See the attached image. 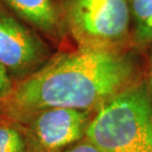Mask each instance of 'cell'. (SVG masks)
I'll use <instances>...</instances> for the list:
<instances>
[{
    "label": "cell",
    "mask_w": 152,
    "mask_h": 152,
    "mask_svg": "<svg viewBox=\"0 0 152 152\" xmlns=\"http://www.w3.org/2000/svg\"><path fill=\"white\" fill-rule=\"evenodd\" d=\"M144 75L152 98V48L144 54Z\"/></svg>",
    "instance_id": "obj_11"
},
{
    "label": "cell",
    "mask_w": 152,
    "mask_h": 152,
    "mask_svg": "<svg viewBox=\"0 0 152 152\" xmlns=\"http://www.w3.org/2000/svg\"><path fill=\"white\" fill-rule=\"evenodd\" d=\"M13 82L9 78L8 74L6 73L5 69L0 64V103L4 100L6 97L9 96L13 89Z\"/></svg>",
    "instance_id": "obj_9"
},
{
    "label": "cell",
    "mask_w": 152,
    "mask_h": 152,
    "mask_svg": "<svg viewBox=\"0 0 152 152\" xmlns=\"http://www.w3.org/2000/svg\"><path fill=\"white\" fill-rule=\"evenodd\" d=\"M94 111L50 108L31 115L21 121L27 151L66 152L86 137Z\"/></svg>",
    "instance_id": "obj_5"
},
{
    "label": "cell",
    "mask_w": 152,
    "mask_h": 152,
    "mask_svg": "<svg viewBox=\"0 0 152 152\" xmlns=\"http://www.w3.org/2000/svg\"><path fill=\"white\" fill-rule=\"evenodd\" d=\"M86 138L101 152H152V98L144 74L94 111Z\"/></svg>",
    "instance_id": "obj_2"
},
{
    "label": "cell",
    "mask_w": 152,
    "mask_h": 152,
    "mask_svg": "<svg viewBox=\"0 0 152 152\" xmlns=\"http://www.w3.org/2000/svg\"><path fill=\"white\" fill-rule=\"evenodd\" d=\"M143 74L144 56L134 48L56 50L36 73L14 84L0 113L23 121L50 108L94 111Z\"/></svg>",
    "instance_id": "obj_1"
},
{
    "label": "cell",
    "mask_w": 152,
    "mask_h": 152,
    "mask_svg": "<svg viewBox=\"0 0 152 152\" xmlns=\"http://www.w3.org/2000/svg\"><path fill=\"white\" fill-rule=\"evenodd\" d=\"M66 152H101L88 138H83Z\"/></svg>",
    "instance_id": "obj_10"
},
{
    "label": "cell",
    "mask_w": 152,
    "mask_h": 152,
    "mask_svg": "<svg viewBox=\"0 0 152 152\" xmlns=\"http://www.w3.org/2000/svg\"><path fill=\"white\" fill-rule=\"evenodd\" d=\"M56 50L0 2V64L16 84L42 68Z\"/></svg>",
    "instance_id": "obj_4"
},
{
    "label": "cell",
    "mask_w": 152,
    "mask_h": 152,
    "mask_svg": "<svg viewBox=\"0 0 152 152\" xmlns=\"http://www.w3.org/2000/svg\"><path fill=\"white\" fill-rule=\"evenodd\" d=\"M132 48L144 56L152 48V0H129Z\"/></svg>",
    "instance_id": "obj_7"
},
{
    "label": "cell",
    "mask_w": 152,
    "mask_h": 152,
    "mask_svg": "<svg viewBox=\"0 0 152 152\" xmlns=\"http://www.w3.org/2000/svg\"><path fill=\"white\" fill-rule=\"evenodd\" d=\"M75 47L101 50L132 48L129 0H59Z\"/></svg>",
    "instance_id": "obj_3"
},
{
    "label": "cell",
    "mask_w": 152,
    "mask_h": 152,
    "mask_svg": "<svg viewBox=\"0 0 152 152\" xmlns=\"http://www.w3.org/2000/svg\"><path fill=\"white\" fill-rule=\"evenodd\" d=\"M0 2L42 36L56 50L75 47L66 31L59 0H0Z\"/></svg>",
    "instance_id": "obj_6"
},
{
    "label": "cell",
    "mask_w": 152,
    "mask_h": 152,
    "mask_svg": "<svg viewBox=\"0 0 152 152\" xmlns=\"http://www.w3.org/2000/svg\"><path fill=\"white\" fill-rule=\"evenodd\" d=\"M0 152H28L22 123L3 113H0Z\"/></svg>",
    "instance_id": "obj_8"
}]
</instances>
